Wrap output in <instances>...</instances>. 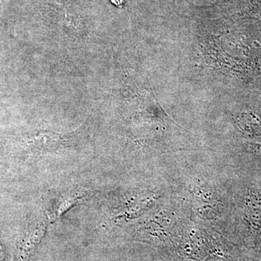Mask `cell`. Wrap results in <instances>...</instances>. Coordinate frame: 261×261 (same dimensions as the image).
<instances>
[{
  "instance_id": "6da1fadb",
  "label": "cell",
  "mask_w": 261,
  "mask_h": 261,
  "mask_svg": "<svg viewBox=\"0 0 261 261\" xmlns=\"http://www.w3.org/2000/svg\"><path fill=\"white\" fill-rule=\"evenodd\" d=\"M33 144L39 150H51L61 146L62 138L59 135L53 133H39L34 136Z\"/></svg>"
},
{
  "instance_id": "7a4b0ae2",
  "label": "cell",
  "mask_w": 261,
  "mask_h": 261,
  "mask_svg": "<svg viewBox=\"0 0 261 261\" xmlns=\"http://www.w3.org/2000/svg\"><path fill=\"white\" fill-rule=\"evenodd\" d=\"M44 231H45V226L43 224H38L37 226L30 230L22 245V255H27L32 251L33 249L40 241L44 235Z\"/></svg>"
},
{
  "instance_id": "3957f363",
  "label": "cell",
  "mask_w": 261,
  "mask_h": 261,
  "mask_svg": "<svg viewBox=\"0 0 261 261\" xmlns=\"http://www.w3.org/2000/svg\"><path fill=\"white\" fill-rule=\"evenodd\" d=\"M3 250H2L1 245H0V256H3Z\"/></svg>"
}]
</instances>
